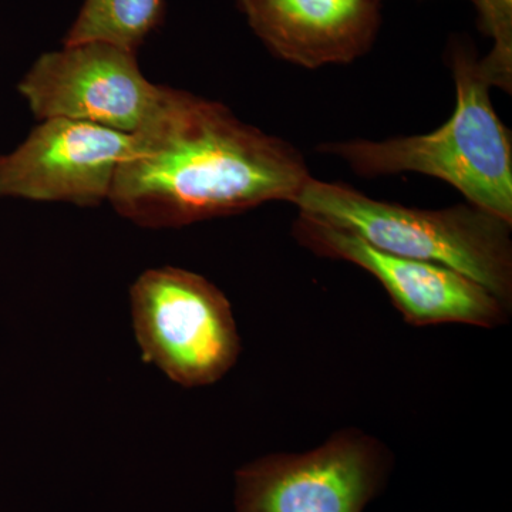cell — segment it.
Wrapping results in <instances>:
<instances>
[{"mask_svg":"<svg viewBox=\"0 0 512 512\" xmlns=\"http://www.w3.org/2000/svg\"><path fill=\"white\" fill-rule=\"evenodd\" d=\"M298 150L244 123L224 104L174 90L136 136L109 202L144 228H178L268 204H295L311 180Z\"/></svg>","mask_w":512,"mask_h":512,"instance_id":"1","label":"cell"},{"mask_svg":"<svg viewBox=\"0 0 512 512\" xmlns=\"http://www.w3.org/2000/svg\"><path fill=\"white\" fill-rule=\"evenodd\" d=\"M456 83L453 116L433 133L323 144L366 177L419 173L453 185L468 204L512 224V138L494 110L490 84L470 47L451 50Z\"/></svg>","mask_w":512,"mask_h":512,"instance_id":"2","label":"cell"},{"mask_svg":"<svg viewBox=\"0 0 512 512\" xmlns=\"http://www.w3.org/2000/svg\"><path fill=\"white\" fill-rule=\"evenodd\" d=\"M293 205L299 214L352 232L382 251L454 269L510 306L511 224L490 212L471 204L417 210L315 178Z\"/></svg>","mask_w":512,"mask_h":512,"instance_id":"3","label":"cell"},{"mask_svg":"<svg viewBox=\"0 0 512 512\" xmlns=\"http://www.w3.org/2000/svg\"><path fill=\"white\" fill-rule=\"evenodd\" d=\"M138 346L173 382L208 386L227 375L239 356L231 305L207 279L164 266L138 276L130 291Z\"/></svg>","mask_w":512,"mask_h":512,"instance_id":"4","label":"cell"},{"mask_svg":"<svg viewBox=\"0 0 512 512\" xmlns=\"http://www.w3.org/2000/svg\"><path fill=\"white\" fill-rule=\"evenodd\" d=\"M18 90L37 120L86 121L137 136L163 116L175 89L151 83L137 53L86 42L37 57Z\"/></svg>","mask_w":512,"mask_h":512,"instance_id":"5","label":"cell"},{"mask_svg":"<svg viewBox=\"0 0 512 512\" xmlns=\"http://www.w3.org/2000/svg\"><path fill=\"white\" fill-rule=\"evenodd\" d=\"M393 458L359 430L302 454H271L235 474V512H363L379 497Z\"/></svg>","mask_w":512,"mask_h":512,"instance_id":"6","label":"cell"},{"mask_svg":"<svg viewBox=\"0 0 512 512\" xmlns=\"http://www.w3.org/2000/svg\"><path fill=\"white\" fill-rule=\"evenodd\" d=\"M293 235L315 254L342 259L375 276L410 325L461 323L491 329L507 320L510 306L447 266L390 254L352 232L301 214Z\"/></svg>","mask_w":512,"mask_h":512,"instance_id":"7","label":"cell"},{"mask_svg":"<svg viewBox=\"0 0 512 512\" xmlns=\"http://www.w3.org/2000/svg\"><path fill=\"white\" fill-rule=\"evenodd\" d=\"M136 136L69 119L37 124L12 153L0 156V198L96 207L109 202L117 170Z\"/></svg>","mask_w":512,"mask_h":512,"instance_id":"8","label":"cell"},{"mask_svg":"<svg viewBox=\"0 0 512 512\" xmlns=\"http://www.w3.org/2000/svg\"><path fill=\"white\" fill-rule=\"evenodd\" d=\"M377 0H238L249 28L275 56L319 69L365 56L382 25Z\"/></svg>","mask_w":512,"mask_h":512,"instance_id":"9","label":"cell"},{"mask_svg":"<svg viewBox=\"0 0 512 512\" xmlns=\"http://www.w3.org/2000/svg\"><path fill=\"white\" fill-rule=\"evenodd\" d=\"M164 13L165 0H84L63 45L103 42L138 53Z\"/></svg>","mask_w":512,"mask_h":512,"instance_id":"10","label":"cell"},{"mask_svg":"<svg viewBox=\"0 0 512 512\" xmlns=\"http://www.w3.org/2000/svg\"><path fill=\"white\" fill-rule=\"evenodd\" d=\"M484 35L493 39V49L480 59L481 72L490 87L512 89V0H473Z\"/></svg>","mask_w":512,"mask_h":512,"instance_id":"11","label":"cell"},{"mask_svg":"<svg viewBox=\"0 0 512 512\" xmlns=\"http://www.w3.org/2000/svg\"><path fill=\"white\" fill-rule=\"evenodd\" d=\"M377 2H380V3H382V0H377Z\"/></svg>","mask_w":512,"mask_h":512,"instance_id":"12","label":"cell"}]
</instances>
